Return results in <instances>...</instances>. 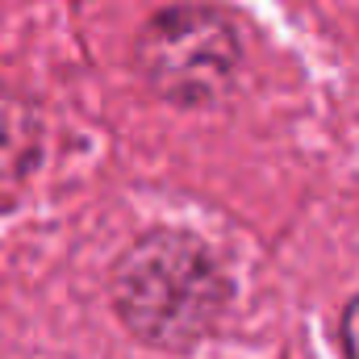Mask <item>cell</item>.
Masks as SVG:
<instances>
[{
  "mask_svg": "<svg viewBox=\"0 0 359 359\" xmlns=\"http://www.w3.org/2000/svg\"><path fill=\"white\" fill-rule=\"evenodd\" d=\"M339 347L343 359H359V297H351L343 305V318H339Z\"/></svg>",
  "mask_w": 359,
  "mask_h": 359,
  "instance_id": "obj_3",
  "label": "cell"
},
{
  "mask_svg": "<svg viewBox=\"0 0 359 359\" xmlns=\"http://www.w3.org/2000/svg\"><path fill=\"white\" fill-rule=\"evenodd\" d=\"M243 63L234 25L205 4L159 8L134 38V67L155 96L180 109L213 104Z\"/></svg>",
  "mask_w": 359,
  "mask_h": 359,
  "instance_id": "obj_2",
  "label": "cell"
},
{
  "mask_svg": "<svg viewBox=\"0 0 359 359\" xmlns=\"http://www.w3.org/2000/svg\"><path fill=\"white\" fill-rule=\"evenodd\" d=\"M230 301V280L213 251L184 230L142 234L113 268L121 326L159 351H188L213 334Z\"/></svg>",
  "mask_w": 359,
  "mask_h": 359,
  "instance_id": "obj_1",
  "label": "cell"
}]
</instances>
